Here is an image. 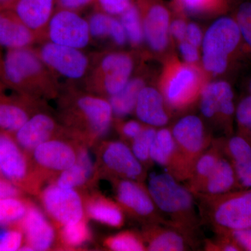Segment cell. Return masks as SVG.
Segmentation results:
<instances>
[{
	"instance_id": "cell-1",
	"label": "cell",
	"mask_w": 251,
	"mask_h": 251,
	"mask_svg": "<svg viewBox=\"0 0 251 251\" xmlns=\"http://www.w3.org/2000/svg\"><path fill=\"white\" fill-rule=\"evenodd\" d=\"M59 110L68 135L88 147L108 133L113 120L108 99L90 92H66L60 95Z\"/></svg>"
},
{
	"instance_id": "cell-2",
	"label": "cell",
	"mask_w": 251,
	"mask_h": 251,
	"mask_svg": "<svg viewBox=\"0 0 251 251\" xmlns=\"http://www.w3.org/2000/svg\"><path fill=\"white\" fill-rule=\"evenodd\" d=\"M3 84L16 93L37 100L59 97L54 74L31 47L8 50L3 57Z\"/></svg>"
},
{
	"instance_id": "cell-3",
	"label": "cell",
	"mask_w": 251,
	"mask_h": 251,
	"mask_svg": "<svg viewBox=\"0 0 251 251\" xmlns=\"http://www.w3.org/2000/svg\"><path fill=\"white\" fill-rule=\"evenodd\" d=\"M148 188L168 226L195 239L202 220L196 211L194 194L166 172L150 175Z\"/></svg>"
},
{
	"instance_id": "cell-4",
	"label": "cell",
	"mask_w": 251,
	"mask_h": 251,
	"mask_svg": "<svg viewBox=\"0 0 251 251\" xmlns=\"http://www.w3.org/2000/svg\"><path fill=\"white\" fill-rule=\"evenodd\" d=\"M201 220L216 233L251 228V188L217 196L195 193Z\"/></svg>"
},
{
	"instance_id": "cell-5",
	"label": "cell",
	"mask_w": 251,
	"mask_h": 251,
	"mask_svg": "<svg viewBox=\"0 0 251 251\" xmlns=\"http://www.w3.org/2000/svg\"><path fill=\"white\" fill-rule=\"evenodd\" d=\"M175 143L174 161L169 174L179 181H186L192 174L196 162L210 147L212 138L204 124L196 115L180 119L172 128Z\"/></svg>"
},
{
	"instance_id": "cell-6",
	"label": "cell",
	"mask_w": 251,
	"mask_h": 251,
	"mask_svg": "<svg viewBox=\"0 0 251 251\" xmlns=\"http://www.w3.org/2000/svg\"><path fill=\"white\" fill-rule=\"evenodd\" d=\"M242 35L233 17L224 16L214 21L203 36L202 64L211 74H223L231 56L239 49Z\"/></svg>"
},
{
	"instance_id": "cell-7",
	"label": "cell",
	"mask_w": 251,
	"mask_h": 251,
	"mask_svg": "<svg viewBox=\"0 0 251 251\" xmlns=\"http://www.w3.org/2000/svg\"><path fill=\"white\" fill-rule=\"evenodd\" d=\"M0 172L24 192L37 194L44 180L36 169L30 155L16 143L11 133L0 131Z\"/></svg>"
},
{
	"instance_id": "cell-8",
	"label": "cell",
	"mask_w": 251,
	"mask_h": 251,
	"mask_svg": "<svg viewBox=\"0 0 251 251\" xmlns=\"http://www.w3.org/2000/svg\"><path fill=\"white\" fill-rule=\"evenodd\" d=\"M97 177L110 181L131 179L144 182L147 170L133 154L131 149L123 141L103 142L97 150Z\"/></svg>"
},
{
	"instance_id": "cell-9",
	"label": "cell",
	"mask_w": 251,
	"mask_h": 251,
	"mask_svg": "<svg viewBox=\"0 0 251 251\" xmlns=\"http://www.w3.org/2000/svg\"><path fill=\"white\" fill-rule=\"evenodd\" d=\"M117 202L125 214L145 225L162 224L168 221L158 210L148 188L141 181L131 179L111 181Z\"/></svg>"
},
{
	"instance_id": "cell-10",
	"label": "cell",
	"mask_w": 251,
	"mask_h": 251,
	"mask_svg": "<svg viewBox=\"0 0 251 251\" xmlns=\"http://www.w3.org/2000/svg\"><path fill=\"white\" fill-rule=\"evenodd\" d=\"M133 67V59L129 54L124 52L105 54L90 73L87 88L90 93L109 98L120 92L128 83Z\"/></svg>"
},
{
	"instance_id": "cell-11",
	"label": "cell",
	"mask_w": 251,
	"mask_h": 251,
	"mask_svg": "<svg viewBox=\"0 0 251 251\" xmlns=\"http://www.w3.org/2000/svg\"><path fill=\"white\" fill-rule=\"evenodd\" d=\"M81 144L83 143L63 135L41 144L29 155L44 181L54 179L76 162Z\"/></svg>"
},
{
	"instance_id": "cell-12",
	"label": "cell",
	"mask_w": 251,
	"mask_h": 251,
	"mask_svg": "<svg viewBox=\"0 0 251 251\" xmlns=\"http://www.w3.org/2000/svg\"><path fill=\"white\" fill-rule=\"evenodd\" d=\"M40 199L47 214L59 227L86 217L83 199L74 188L51 183L41 191Z\"/></svg>"
},
{
	"instance_id": "cell-13",
	"label": "cell",
	"mask_w": 251,
	"mask_h": 251,
	"mask_svg": "<svg viewBox=\"0 0 251 251\" xmlns=\"http://www.w3.org/2000/svg\"><path fill=\"white\" fill-rule=\"evenodd\" d=\"M202 89L198 71L190 64H179L168 72L162 94L167 105L175 110H183L201 95Z\"/></svg>"
},
{
	"instance_id": "cell-14",
	"label": "cell",
	"mask_w": 251,
	"mask_h": 251,
	"mask_svg": "<svg viewBox=\"0 0 251 251\" xmlns=\"http://www.w3.org/2000/svg\"><path fill=\"white\" fill-rule=\"evenodd\" d=\"M37 52L41 60L54 74L69 80L83 78L90 71V59L80 49L49 41Z\"/></svg>"
},
{
	"instance_id": "cell-15",
	"label": "cell",
	"mask_w": 251,
	"mask_h": 251,
	"mask_svg": "<svg viewBox=\"0 0 251 251\" xmlns=\"http://www.w3.org/2000/svg\"><path fill=\"white\" fill-rule=\"evenodd\" d=\"M49 41L75 49H85L90 44L88 21L75 11L59 9L50 20L46 31Z\"/></svg>"
},
{
	"instance_id": "cell-16",
	"label": "cell",
	"mask_w": 251,
	"mask_h": 251,
	"mask_svg": "<svg viewBox=\"0 0 251 251\" xmlns=\"http://www.w3.org/2000/svg\"><path fill=\"white\" fill-rule=\"evenodd\" d=\"M143 21L144 39L153 50L161 52L168 44L170 13L161 0H135Z\"/></svg>"
},
{
	"instance_id": "cell-17",
	"label": "cell",
	"mask_w": 251,
	"mask_h": 251,
	"mask_svg": "<svg viewBox=\"0 0 251 251\" xmlns=\"http://www.w3.org/2000/svg\"><path fill=\"white\" fill-rule=\"evenodd\" d=\"M63 135H67L64 126L42 110L34 113L13 134L16 143L28 154L41 144Z\"/></svg>"
},
{
	"instance_id": "cell-18",
	"label": "cell",
	"mask_w": 251,
	"mask_h": 251,
	"mask_svg": "<svg viewBox=\"0 0 251 251\" xmlns=\"http://www.w3.org/2000/svg\"><path fill=\"white\" fill-rule=\"evenodd\" d=\"M5 89L0 86V131L13 135L42 109L44 101L18 93L7 95Z\"/></svg>"
},
{
	"instance_id": "cell-19",
	"label": "cell",
	"mask_w": 251,
	"mask_h": 251,
	"mask_svg": "<svg viewBox=\"0 0 251 251\" xmlns=\"http://www.w3.org/2000/svg\"><path fill=\"white\" fill-rule=\"evenodd\" d=\"M200 108L208 120L229 123L235 115L234 96L232 87L224 80L214 81L202 87Z\"/></svg>"
},
{
	"instance_id": "cell-20",
	"label": "cell",
	"mask_w": 251,
	"mask_h": 251,
	"mask_svg": "<svg viewBox=\"0 0 251 251\" xmlns=\"http://www.w3.org/2000/svg\"><path fill=\"white\" fill-rule=\"evenodd\" d=\"M22 230L25 244L20 251H46L55 242V231L42 211L29 202L27 212L17 225Z\"/></svg>"
},
{
	"instance_id": "cell-21",
	"label": "cell",
	"mask_w": 251,
	"mask_h": 251,
	"mask_svg": "<svg viewBox=\"0 0 251 251\" xmlns=\"http://www.w3.org/2000/svg\"><path fill=\"white\" fill-rule=\"evenodd\" d=\"M147 251H183L195 244V239L167 224L143 226L141 232Z\"/></svg>"
},
{
	"instance_id": "cell-22",
	"label": "cell",
	"mask_w": 251,
	"mask_h": 251,
	"mask_svg": "<svg viewBox=\"0 0 251 251\" xmlns=\"http://www.w3.org/2000/svg\"><path fill=\"white\" fill-rule=\"evenodd\" d=\"M39 39L11 8H0V48L8 50L31 47Z\"/></svg>"
},
{
	"instance_id": "cell-23",
	"label": "cell",
	"mask_w": 251,
	"mask_h": 251,
	"mask_svg": "<svg viewBox=\"0 0 251 251\" xmlns=\"http://www.w3.org/2000/svg\"><path fill=\"white\" fill-rule=\"evenodd\" d=\"M221 147L235 172L238 186L242 189L251 188V142L241 135L221 140Z\"/></svg>"
},
{
	"instance_id": "cell-24",
	"label": "cell",
	"mask_w": 251,
	"mask_h": 251,
	"mask_svg": "<svg viewBox=\"0 0 251 251\" xmlns=\"http://www.w3.org/2000/svg\"><path fill=\"white\" fill-rule=\"evenodd\" d=\"M55 2L56 0H15L9 7L40 37L47 31Z\"/></svg>"
},
{
	"instance_id": "cell-25",
	"label": "cell",
	"mask_w": 251,
	"mask_h": 251,
	"mask_svg": "<svg viewBox=\"0 0 251 251\" xmlns=\"http://www.w3.org/2000/svg\"><path fill=\"white\" fill-rule=\"evenodd\" d=\"M166 102L163 94L152 87L145 86L140 91L135 112L144 125L165 126L169 122Z\"/></svg>"
},
{
	"instance_id": "cell-26",
	"label": "cell",
	"mask_w": 251,
	"mask_h": 251,
	"mask_svg": "<svg viewBox=\"0 0 251 251\" xmlns=\"http://www.w3.org/2000/svg\"><path fill=\"white\" fill-rule=\"evenodd\" d=\"M88 146L81 144L79 148L76 162L70 168L62 172L54 178V184L61 187L74 188H81L98 179L96 168L89 154Z\"/></svg>"
},
{
	"instance_id": "cell-27",
	"label": "cell",
	"mask_w": 251,
	"mask_h": 251,
	"mask_svg": "<svg viewBox=\"0 0 251 251\" xmlns=\"http://www.w3.org/2000/svg\"><path fill=\"white\" fill-rule=\"evenodd\" d=\"M85 215L112 227H121L125 224V212L117 202L100 193H94L84 201Z\"/></svg>"
},
{
	"instance_id": "cell-28",
	"label": "cell",
	"mask_w": 251,
	"mask_h": 251,
	"mask_svg": "<svg viewBox=\"0 0 251 251\" xmlns=\"http://www.w3.org/2000/svg\"><path fill=\"white\" fill-rule=\"evenodd\" d=\"M237 187L239 186L233 166L223 151L215 168L198 193L217 196L233 191Z\"/></svg>"
},
{
	"instance_id": "cell-29",
	"label": "cell",
	"mask_w": 251,
	"mask_h": 251,
	"mask_svg": "<svg viewBox=\"0 0 251 251\" xmlns=\"http://www.w3.org/2000/svg\"><path fill=\"white\" fill-rule=\"evenodd\" d=\"M222 153L221 140H213L210 147L200 157L193 168L192 174L186 181V187L193 194L201 191L203 184L212 173Z\"/></svg>"
},
{
	"instance_id": "cell-30",
	"label": "cell",
	"mask_w": 251,
	"mask_h": 251,
	"mask_svg": "<svg viewBox=\"0 0 251 251\" xmlns=\"http://www.w3.org/2000/svg\"><path fill=\"white\" fill-rule=\"evenodd\" d=\"M90 35L95 39L109 37L117 46H125L126 34L120 20L102 12L94 13L88 20Z\"/></svg>"
},
{
	"instance_id": "cell-31",
	"label": "cell",
	"mask_w": 251,
	"mask_h": 251,
	"mask_svg": "<svg viewBox=\"0 0 251 251\" xmlns=\"http://www.w3.org/2000/svg\"><path fill=\"white\" fill-rule=\"evenodd\" d=\"M145 86V82L140 77L130 78L120 92L109 97L114 116L122 118L134 112L138 96Z\"/></svg>"
},
{
	"instance_id": "cell-32",
	"label": "cell",
	"mask_w": 251,
	"mask_h": 251,
	"mask_svg": "<svg viewBox=\"0 0 251 251\" xmlns=\"http://www.w3.org/2000/svg\"><path fill=\"white\" fill-rule=\"evenodd\" d=\"M175 153V143L172 129L162 128L156 131L151 145L150 157L153 163L161 166L169 173Z\"/></svg>"
},
{
	"instance_id": "cell-33",
	"label": "cell",
	"mask_w": 251,
	"mask_h": 251,
	"mask_svg": "<svg viewBox=\"0 0 251 251\" xmlns=\"http://www.w3.org/2000/svg\"><path fill=\"white\" fill-rule=\"evenodd\" d=\"M91 233L86 217L77 222L60 227L59 243L64 249H75L90 239Z\"/></svg>"
},
{
	"instance_id": "cell-34",
	"label": "cell",
	"mask_w": 251,
	"mask_h": 251,
	"mask_svg": "<svg viewBox=\"0 0 251 251\" xmlns=\"http://www.w3.org/2000/svg\"><path fill=\"white\" fill-rule=\"evenodd\" d=\"M120 21L126 34L127 40L133 46H138L144 40L143 21L135 2L120 16Z\"/></svg>"
},
{
	"instance_id": "cell-35",
	"label": "cell",
	"mask_w": 251,
	"mask_h": 251,
	"mask_svg": "<svg viewBox=\"0 0 251 251\" xmlns=\"http://www.w3.org/2000/svg\"><path fill=\"white\" fill-rule=\"evenodd\" d=\"M29 201L22 198L0 199V226H17L27 212Z\"/></svg>"
},
{
	"instance_id": "cell-36",
	"label": "cell",
	"mask_w": 251,
	"mask_h": 251,
	"mask_svg": "<svg viewBox=\"0 0 251 251\" xmlns=\"http://www.w3.org/2000/svg\"><path fill=\"white\" fill-rule=\"evenodd\" d=\"M104 245L109 250L114 251H147L141 233L132 231H125L107 238Z\"/></svg>"
},
{
	"instance_id": "cell-37",
	"label": "cell",
	"mask_w": 251,
	"mask_h": 251,
	"mask_svg": "<svg viewBox=\"0 0 251 251\" xmlns=\"http://www.w3.org/2000/svg\"><path fill=\"white\" fill-rule=\"evenodd\" d=\"M156 131L155 127L146 125L143 131L129 145L133 154L145 168H150L153 164L150 151Z\"/></svg>"
},
{
	"instance_id": "cell-38",
	"label": "cell",
	"mask_w": 251,
	"mask_h": 251,
	"mask_svg": "<svg viewBox=\"0 0 251 251\" xmlns=\"http://www.w3.org/2000/svg\"><path fill=\"white\" fill-rule=\"evenodd\" d=\"M233 18L239 27L242 41L251 49V0H243L239 2Z\"/></svg>"
},
{
	"instance_id": "cell-39",
	"label": "cell",
	"mask_w": 251,
	"mask_h": 251,
	"mask_svg": "<svg viewBox=\"0 0 251 251\" xmlns=\"http://www.w3.org/2000/svg\"><path fill=\"white\" fill-rule=\"evenodd\" d=\"M181 9L189 14H201L225 7L226 0H176Z\"/></svg>"
},
{
	"instance_id": "cell-40",
	"label": "cell",
	"mask_w": 251,
	"mask_h": 251,
	"mask_svg": "<svg viewBox=\"0 0 251 251\" xmlns=\"http://www.w3.org/2000/svg\"><path fill=\"white\" fill-rule=\"evenodd\" d=\"M235 117L240 130L239 135L251 142V94L243 99L238 104Z\"/></svg>"
},
{
	"instance_id": "cell-41",
	"label": "cell",
	"mask_w": 251,
	"mask_h": 251,
	"mask_svg": "<svg viewBox=\"0 0 251 251\" xmlns=\"http://www.w3.org/2000/svg\"><path fill=\"white\" fill-rule=\"evenodd\" d=\"M117 130L121 137L122 141L128 145L130 144L140 133L143 131L145 125L141 122L129 120L126 122H120L117 124Z\"/></svg>"
},
{
	"instance_id": "cell-42",
	"label": "cell",
	"mask_w": 251,
	"mask_h": 251,
	"mask_svg": "<svg viewBox=\"0 0 251 251\" xmlns=\"http://www.w3.org/2000/svg\"><path fill=\"white\" fill-rule=\"evenodd\" d=\"M102 12L112 16H121L135 0H96Z\"/></svg>"
},
{
	"instance_id": "cell-43",
	"label": "cell",
	"mask_w": 251,
	"mask_h": 251,
	"mask_svg": "<svg viewBox=\"0 0 251 251\" xmlns=\"http://www.w3.org/2000/svg\"><path fill=\"white\" fill-rule=\"evenodd\" d=\"M215 239L206 240V251H239L241 250L239 246L234 242L229 235L226 234L217 233Z\"/></svg>"
},
{
	"instance_id": "cell-44",
	"label": "cell",
	"mask_w": 251,
	"mask_h": 251,
	"mask_svg": "<svg viewBox=\"0 0 251 251\" xmlns=\"http://www.w3.org/2000/svg\"><path fill=\"white\" fill-rule=\"evenodd\" d=\"M221 233L229 235L239 246L241 250L251 251V228L237 229Z\"/></svg>"
},
{
	"instance_id": "cell-45",
	"label": "cell",
	"mask_w": 251,
	"mask_h": 251,
	"mask_svg": "<svg viewBox=\"0 0 251 251\" xmlns=\"http://www.w3.org/2000/svg\"><path fill=\"white\" fill-rule=\"evenodd\" d=\"M24 191L10 180L0 176V199L22 198Z\"/></svg>"
},
{
	"instance_id": "cell-46",
	"label": "cell",
	"mask_w": 251,
	"mask_h": 251,
	"mask_svg": "<svg viewBox=\"0 0 251 251\" xmlns=\"http://www.w3.org/2000/svg\"><path fill=\"white\" fill-rule=\"evenodd\" d=\"M179 49L180 54L186 64L192 65L199 59L198 48L193 46L186 40L179 42Z\"/></svg>"
},
{
	"instance_id": "cell-47",
	"label": "cell",
	"mask_w": 251,
	"mask_h": 251,
	"mask_svg": "<svg viewBox=\"0 0 251 251\" xmlns=\"http://www.w3.org/2000/svg\"><path fill=\"white\" fill-rule=\"evenodd\" d=\"M203 34L201 28L196 23H191L186 27V40L193 46L199 47L202 45Z\"/></svg>"
},
{
	"instance_id": "cell-48",
	"label": "cell",
	"mask_w": 251,
	"mask_h": 251,
	"mask_svg": "<svg viewBox=\"0 0 251 251\" xmlns=\"http://www.w3.org/2000/svg\"><path fill=\"white\" fill-rule=\"evenodd\" d=\"M186 27L187 24L182 19H175L170 24V34L176 41L186 40Z\"/></svg>"
},
{
	"instance_id": "cell-49",
	"label": "cell",
	"mask_w": 251,
	"mask_h": 251,
	"mask_svg": "<svg viewBox=\"0 0 251 251\" xmlns=\"http://www.w3.org/2000/svg\"><path fill=\"white\" fill-rule=\"evenodd\" d=\"M94 1H96V0H56V3L58 5L59 9L74 11L82 9Z\"/></svg>"
},
{
	"instance_id": "cell-50",
	"label": "cell",
	"mask_w": 251,
	"mask_h": 251,
	"mask_svg": "<svg viewBox=\"0 0 251 251\" xmlns=\"http://www.w3.org/2000/svg\"><path fill=\"white\" fill-rule=\"evenodd\" d=\"M3 57H4V56H2V54H1V51H0V86H2V87H4V84H3L2 77Z\"/></svg>"
},
{
	"instance_id": "cell-51",
	"label": "cell",
	"mask_w": 251,
	"mask_h": 251,
	"mask_svg": "<svg viewBox=\"0 0 251 251\" xmlns=\"http://www.w3.org/2000/svg\"><path fill=\"white\" fill-rule=\"evenodd\" d=\"M15 0H0V8L9 7Z\"/></svg>"
},
{
	"instance_id": "cell-52",
	"label": "cell",
	"mask_w": 251,
	"mask_h": 251,
	"mask_svg": "<svg viewBox=\"0 0 251 251\" xmlns=\"http://www.w3.org/2000/svg\"><path fill=\"white\" fill-rule=\"evenodd\" d=\"M249 90H250L251 94V80L250 82V84H249Z\"/></svg>"
},
{
	"instance_id": "cell-53",
	"label": "cell",
	"mask_w": 251,
	"mask_h": 251,
	"mask_svg": "<svg viewBox=\"0 0 251 251\" xmlns=\"http://www.w3.org/2000/svg\"><path fill=\"white\" fill-rule=\"evenodd\" d=\"M1 234H2V232H0V236L1 235Z\"/></svg>"
},
{
	"instance_id": "cell-54",
	"label": "cell",
	"mask_w": 251,
	"mask_h": 251,
	"mask_svg": "<svg viewBox=\"0 0 251 251\" xmlns=\"http://www.w3.org/2000/svg\"><path fill=\"white\" fill-rule=\"evenodd\" d=\"M0 175H1V172H0Z\"/></svg>"
}]
</instances>
